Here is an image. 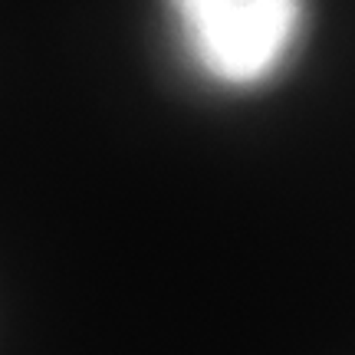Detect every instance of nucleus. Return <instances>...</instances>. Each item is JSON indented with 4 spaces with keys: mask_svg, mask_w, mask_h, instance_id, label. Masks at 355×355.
I'll return each instance as SVG.
<instances>
[{
    "mask_svg": "<svg viewBox=\"0 0 355 355\" xmlns=\"http://www.w3.org/2000/svg\"><path fill=\"white\" fill-rule=\"evenodd\" d=\"M194 66L224 86L277 73L300 40L303 0H168Z\"/></svg>",
    "mask_w": 355,
    "mask_h": 355,
    "instance_id": "nucleus-1",
    "label": "nucleus"
}]
</instances>
